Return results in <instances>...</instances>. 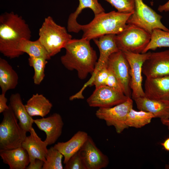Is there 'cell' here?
Masks as SVG:
<instances>
[{
	"label": "cell",
	"instance_id": "d6986e66",
	"mask_svg": "<svg viewBox=\"0 0 169 169\" xmlns=\"http://www.w3.org/2000/svg\"><path fill=\"white\" fill-rule=\"evenodd\" d=\"M0 156L3 162L10 169H25L30 163L28 155L22 146L17 148L0 150Z\"/></svg>",
	"mask_w": 169,
	"mask_h": 169
},
{
	"label": "cell",
	"instance_id": "e575fe53",
	"mask_svg": "<svg viewBox=\"0 0 169 169\" xmlns=\"http://www.w3.org/2000/svg\"><path fill=\"white\" fill-rule=\"evenodd\" d=\"M5 95V94L3 93L0 95V113H3L9 108V105L7 104L8 99Z\"/></svg>",
	"mask_w": 169,
	"mask_h": 169
},
{
	"label": "cell",
	"instance_id": "1f68e13d",
	"mask_svg": "<svg viewBox=\"0 0 169 169\" xmlns=\"http://www.w3.org/2000/svg\"><path fill=\"white\" fill-rule=\"evenodd\" d=\"M109 74V71L107 67L99 70L94 77L91 86L95 85V88L106 85V82Z\"/></svg>",
	"mask_w": 169,
	"mask_h": 169
},
{
	"label": "cell",
	"instance_id": "52a82bcc",
	"mask_svg": "<svg viewBox=\"0 0 169 169\" xmlns=\"http://www.w3.org/2000/svg\"><path fill=\"white\" fill-rule=\"evenodd\" d=\"M134 13L130 16L127 24H132L142 28L150 34L155 29L169 32L161 23L162 16L146 4L143 0H135Z\"/></svg>",
	"mask_w": 169,
	"mask_h": 169
},
{
	"label": "cell",
	"instance_id": "e0dca14e",
	"mask_svg": "<svg viewBox=\"0 0 169 169\" xmlns=\"http://www.w3.org/2000/svg\"><path fill=\"white\" fill-rule=\"evenodd\" d=\"M29 132L30 135L26 137L22 146L28 155L30 163L32 162L36 159L45 162L48 151V145L44 141H42L33 127Z\"/></svg>",
	"mask_w": 169,
	"mask_h": 169
},
{
	"label": "cell",
	"instance_id": "f546056e",
	"mask_svg": "<svg viewBox=\"0 0 169 169\" xmlns=\"http://www.w3.org/2000/svg\"><path fill=\"white\" fill-rule=\"evenodd\" d=\"M115 8L117 11L133 13L135 7V0H105Z\"/></svg>",
	"mask_w": 169,
	"mask_h": 169
},
{
	"label": "cell",
	"instance_id": "3957f363",
	"mask_svg": "<svg viewBox=\"0 0 169 169\" xmlns=\"http://www.w3.org/2000/svg\"><path fill=\"white\" fill-rule=\"evenodd\" d=\"M132 14L113 11L95 15L90 23L81 25L82 38L90 40L107 34H117L125 28Z\"/></svg>",
	"mask_w": 169,
	"mask_h": 169
},
{
	"label": "cell",
	"instance_id": "8fae6325",
	"mask_svg": "<svg viewBox=\"0 0 169 169\" xmlns=\"http://www.w3.org/2000/svg\"><path fill=\"white\" fill-rule=\"evenodd\" d=\"M129 98L123 93L104 85L95 88L86 101L90 107L109 108L125 102Z\"/></svg>",
	"mask_w": 169,
	"mask_h": 169
},
{
	"label": "cell",
	"instance_id": "44dd1931",
	"mask_svg": "<svg viewBox=\"0 0 169 169\" xmlns=\"http://www.w3.org/2000/svg\"><path fill=\"white\" fill-rule=\"evenodd\" d=\"M79 4L76 10L71 13L68 18L67 29L69 32L78 33L81 30L80 25L77 22L79 15L86 8L90 9L95 15L105 12L104 8L98 0H78Z\"/></svg>",
	"mask_w": 169,
	"mask_h": 169
},
{
	"label": "cell",
	"instance_id": "277c9868",
	"mask_svg": "<svg viewBox=\"0 0 169 169\" xmlns=\"http://www.w3.org/2000/svg\"><path fill=\"white\" fill-rule=\"evenodd\" d=\"M38 35V40L51 57L59 53L72 39L65 28L57 24L50 16L44 19Z\"/></svg>",
	"mask_w": 169,
	"mask_h": 169
},
{
	"label": "cell",
	"instance_id": "ffe728a7",
	"mask_svg": "<svg viewBox=\"0 0 169 169\" xmlns=\"http://www.w3.org/2000/svg\"><path fill=\"white\" fill-rule=\"evenodd\" d=\"M88 136L86 132L79 131L68 141L59 142L54 146V147L63 155L64 158L63 163L64 164L73 155L79 151Z\"/></svg>",
	"mask_w": 169,
	"mask_h": 169
},
{
	"label": "cell",
	"instance_id": "8992f818",
	"mask_svg": "<svg viewBox=\"0 0 169 169\" xmlns=\"http://www.w3.org/2000/svg\"><path fill=\"white\" fill-rule=\"evenodd\" d=\"M151 34L146 30L132 24H127L124 29L115 36L119 50L142 53L149 44Z\"/></svg>",
	"mask_w": 169,
	"mask_h": 169
},
{
	"label": "cell",
	"instance_id": "d590c367",
	"mask_svg": "<svg viewBox=\"0 0 169 169\" xmlns=\"http://www.w3.org/2000/svg\"><path fill=\"white\" fill-rule=\"evenodd\" d=\"M158 10L161 12L169 11V0L165 3L160 5L158 8Z\"/></svg>",
	"mask_w": 169,
	"mask_h": 169
},
{
	"label": "cell",
	"instance_id": "4dcf8cb0",
	"mask_svg": "<svg viewBox=\"0 0 169 169\" xmlns=\"http://www.w3.org/2000/svg\"><path fill=\"white\" fill-rule=\"evenodd\" d=\"M64 169H86L79 151L73 155L65 164Z\"/></svg>",
	"mask_w": 169,
	"mask_h": 169
},
{
	"label": "cell",
	"instance_id": "4316f807",
	"mask_svg": "<svg viewBox=\"0 0 169 169\" xmlns=\"http://www.w3.org/2000/svg\"><path fill=\"white\" fill-rule=\"evenodd\" d=\"M162 47H169V32L159 28L155 29L151 34L149 44L142 53Z\"/></svg>",
	"mask_w": 169,
	"mask_h": 169
},
{
	"label": "cell",
	"instance_id": "6da1fadb",
	"mask_svg": "<svg viewBox=\"0 0 169 169\" xmlns=\"http://www.w3.org/2000/svg\"><path fill=\"white\" fill-rule=\"evenodd\" d=\"M31 32L22 17L13 12L0 16V52L10 59L24 54L18 49L22 39L30 40Z\"/></svg>",
	"mask_w": 169,
	"mask_h": 169
},
{
	"label": "cell",
	"instance_id": "cb8c5ba5",
	"mask_svg": "<svg viewBox=\"0 0 169 169\" xmlns=\"http://www.w3.org/2000/svg\"><path fill=\"white\" fill-rule=\"evenodd\" d=\"M18 80L17 73L5 59L0 58V87L2 93L16 87Z\"/></svg>",
	"mask_w": 169,
	"mask_h": 169
},
{
	"label": "cell",
	"instance_id": "2e32d148",
	"mask_svg": "<svg viewBox=\"0 0 169 169\" xmlns=\"http://www.w3.org/2000/svg\"><path fill=\"white\" fill-rule=\"evenodd\" d=\"M145 97L169 101V75L147 78L144 84Z\"/></svg>",
	"mask_w": 169,
	"mask_h": 169
},
{
	"label": "cell",
	"instance_id": "5bb4252c",
	"mask_svg": "<svg viewBox=\"0 0 169 169\" xmlns=\"http://www.w3.org/2000/svg\"><path fill=\"white\" fill-rule=\"evenodd\" d=\"M79 152L86 169L104 168L109 164L108 157L97 147L89 136Z\"/></svg>",
	"mask_w": 169,
	"mask_h": 169
},
{
	"label": "cell",
	"instance_id": "7c38bea8",
	"mask_svg": "<svg viewBox=\"0 0 169 169\" xmlns=\"http://www.w3.org/2000/svg\"><path fill=\"white\" fill-rule=\"evenodd\" d=\"M115 35L107 34L93 39L99 48V57L91 78L80 90L81 93H83L87 86H90L96 73L103 68L107 67L108 61L110 56L112 54L119 50L115 42Z\"/></svg>",
	"mask_w": 169,
	"mask_h": 169
},
{
	"label": "cell",
	"instance_id": "74e56055",
	"mask_svg": "<svg viewBox=\"0 0 169 169\" xmlns=\"http://www.w3.org/2000/svg\"><path fill=\"white\" fill-rule=\"evenodd\" d=\"M162 123L167 126L169 131V118L166 119L161 120Z\"/></svg>",
	"mask_w": 169,
	"mask_h": 169
},
{
	"label": "cell",
	"instance_id": "9c48e42d",
	"mask_svg": "<svg viewBox=\"0 0 169 169\" xmlns=\"http://www.w3.org/2000/svg\"><path fill=\"white\" fill-rule=\"evenodd\" d=\"M130 66V88L132 90L131 98H136L145 96L142 86V69L143 63L151 54V52L136 53L128 51H122Z\"/></svg>",
	"mask_w": 169,
	"mask_h": 169
},
{
	"label": "cell",
	"instance_id": "9a60e30c",
	"mask_svg": "<svg viewBox=\"0 0 169 169\" xmlns=\"http://www.w3.org/2000/svg\"><path fill=\"white\" fill-rule=\"evenodd\" d=\"M34 123L39 130L45 132L44 141L48 146L54 144L61 136L64 125L61 116L57 113L46 118L34 120Z\"/></svg>",
	"mask_w": 169,
	"mask_h": 169
},
{
	"label": "cell",
	"instance_id": "603a6c76",
	"mask_svg": "<svg viewBox=\"0 0 169 169\" xmlns=\"http://www.w3.org/2000/svg\"><path fill=\"white\" fill-rule=\"evenodd\" d=\"M25 105L31 116H38L42 117L48 115L53 107L52 104L48 99L43 95L38 93L33 94Z\"/></svg>",
	"mask_w": 169,
	"mask_h": 169
},
{
	"label": "cell",
	"instance_id": "4fadbf2b",
	"mask_svg": "<svg viewBox=\"0 0 169 169\" xmlns=\"http://www.w3.org/2000/svg\"><path fill=\"white\" fill-rule=\"evenodd\" d=\"M142 71L147 78L169 75V49L151 52L143 64Z\"/></svg>",
	"mask_w": 169,
	"mask_h": 169
},
{
	"label": "cell",
	"instance_id": "7a4b0ae2",
	"mask_svg": "<svg viewBox=\"0 0 169 169\" xmlns=\"http://www.w3.org/2000/svg\"><path fill=\"white\" fill-rule=\"evenodd\" d=\"M90 41L82 38L71 39L64 48L65 54L60 58L64 67L69 70H76L82 80L92 74L97 62L96 51L91 47Z\"/></svg>",
	"mask_w": 169,
	"mask_h": 169
},
{
	"label": "cell",
	"instance_id": "5b68a950",
	"mask_svg": "<svg viewBox=\"0 0 169 169\" xmlns=\"http://www.w3.org/2000/svg\"><path fill=\"white\" fill-rule=\"evenodd\" d=\"M3 112V118L0 124V150H8L22 146L26 136L25 131L18 123L9 105Z\"/></svg>",
	"mask_w": 169,
	"mask_h": 169
},
{
	"label": "cell",
	"instance_id": "d4e9b609",
	"mask_svg": "<svg viewBox=\"0 0 169 169\" xmlns=\"http://www.w3.org/2000/svg\"><path fill=\"white\" fill-rule=\"evenodd\" d=\"M18 49L24 54L27 53L29 56L43 58L47 60H50L51 58L38 39L34 41L22 39L19 44Z\"/></svg>",
	"mask_w": 169,
	"mask_h": 169
},
{
	"label": "cell",
	"instance_id": "ac0fdd59",
	"mask_svg": "<svg viewBox=\"0 0 169 169\" xmlns=\"http://www.w3.org/2000/svg\"><path fill=\"white\" fill-rule=\"evenodd\" d=\"M134 100L139 110L151 112L155 118L160 120L169 118V101L152 100L145 97Z\"/></svg>",
	"mask_w": 169,
	"mask_h": 169
},
{
	"label": "cell",
	"instance_id": "8d00e7d4",
	"mask_svg": "<svg viewBox=\"0 0 169 169\" xmlns=\"http://www.w3.org/2000/svg\"><path fill=\"white\" fill-rule=\"evenodd\" d=\"M161 144L165 150L169 151V137L166 138Z\"/></svg>",
	"mask_w": 169,
	"mask_h": 169
},
{
	"label": "cell",
	"instance_id": "d6a6232c",
	"mask_svg": "<svg viewBox=\"0 0 169 169\" xmlns=\"http://www.w3.org/2000/svg\"><path fill=\"white\" fill-rule=\"evenodd\" d=\"M106 85L123 93V91L117 79L114 75L109 71V74L106 82Z\"/></svg>",
	"mask_w": 169,
	"mask_h": 169
},
{
	"label": "cell",
	"instance_id": "484cf974",
	"mask_svg": "<svg viewBox=\"0 0 169 169\" xmlns=\"http://www.w3.org/2000/svg\"><path fill=\"white\" fill-rule=\"evenodd\" d=\"M153 118L155 116L151 112L141 110L137 111L132 108L127 115L126 124L129 127L141 128L150 123Z\"/></svg>",
	"mask_w": 169,
	"mask_h": 169
},
{
	"label": "cell",
	"instance_id": "f1b7e54d",
	"mask_svg": "<svg viewBox=\"0 0 169 169\" xmlns=\"http://www.w3.org/2000/svg\"><path fill=\"white\" fill-rule=\"evenodd\" d=\"M63 155L54 146L48 149L46 161L42 169H63L62 160Z\"/></svg>",
	"mask_w": 169,
	"mask_h": 169
},
{
	"label": "cell",
	"instance_id": "7402d4cb",
	"mask_svg": "<svg viewBox=\"0 0 169 169\" xmlns=\"http://www.w3.org/2000/svg\"><path fill=\"white\" fill-rule=\"evenodd\" d=\"M9 105L19 120V124L26 132H30L33 127L34 120L28 113L25 105L23 104L20 94H12L9 99Z\"/></svg>",
	"mask_w": 169,
	"mask_h": 169
},
{
	"label": "cell",
	"instance_id": "836d02e7",
	"mask_svg": "<svg viewBox=\"0 0 169 169\" xmlns=\"http://www.w3.org/2000/svg\"><path fill=\"white\" fill-rule=\"evenodd\" d=\"M44 161L39 159H36L32 163H30L26 169H42Z\"/></svg>",
	"mask_w": 169,
	"mask_h": 169
},
{
	"label": "cell",
	"instance_id": "30bf717a",
	"mask_svg": "<svg viewBox=\"0 0 169 169\" xmlns=\"http://www.w3.org/2000/svg\"><path fill=\"white\" fill-rule=\"evenodd\" d=\"M107 68L117 79L124 94L127 97L131 98L130 66L122 51L119 50L110 56Z\"/></svg>",
	"mask_w": 169,
	"mask_h": 169
},
{
	"label": "cell",
	"instance_id": "83f0119b",
	"mask_svg": "<svg viewBox=\"0 0 169 169\" xmlns=\"http://www.w3.org/2000/svg\"><path fill=\"white\" fill-rule=\"evenodd\" d=\"M47 60L42 57L29 56L28 58V64L34 69L33 79V82L36 85L40 84L44 78L45 68L48 63Z\"/></svg>",
	"mask_w": 169,
	"mask_h": 169
},
{
	"label": "cell",
	"instance_id": "ba28073f",
	"mask_svg": "<svg viewBox=\"0 0 169 169\" xmlns=\"http://www.w3.org/2000/svg\"><path fill=\"white\" fill-rule=\"evenodd\" d=\"M133 101L129 97L125 102L112 107L99 108L95 113L98 119L105 121L108 126H113L117 133H121L129 127L126 124L127 115L133 108Z\"/></svg>",
	"mask_w": 169,
	"mask_h": 169
}]
</instances>
